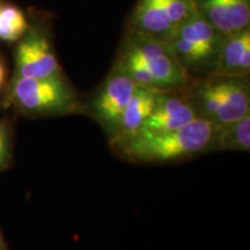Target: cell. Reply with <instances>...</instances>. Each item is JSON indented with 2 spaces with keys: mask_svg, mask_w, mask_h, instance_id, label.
Listing matches in <instances>:
<instances>
[{
  "mask_svg": "<svg viewBox=\"0 0 250 250\" xmlns=\"http://www.w3.org/2000/svg\"><path fill=\"white\" fill-rule=\"evenodd\" d=\"M214 123L197 117L184 126L151 137H133L116 145L125 158L140 162H170L208 151Z\"/></svg>",
  "mask_w": 250,
  "mask_h": 250,
  "instance_id": "6da1fadb",
  "label": "cell"
},
{
  "mask_svg": "<svg viewBox=\"0 0 250 250\" xmlns=\"http://www.w3.org/2000/svg\"><path fill=\"white\" fill-rule=\"evenodd\" d=\"M15 103L31 115H68L80 110L77 94L62 74L48 78L15 77Z\"/></svg>",
  "mask_w": 250,
  "mask_h": 250,
  "instance_id": "7a4b0ae2",
  "label": "cell"
},
{
  "mask_svg": "<svg viewBox=\"0 0 250 250\" xmlns=\"http://www.w3.org/2000/svg\"><path fill=\"white\" fill-rule=\"evenodd\" d=\"M124 41L147 67L156 88L177 92L190 85V73L177 61L166 41L133 29H129Z\"/></svg>",
  "mask_w": 250,
  "mask_h": 250,
  "instance_id": "3957f363",
  "label": "cell"
},
{
  "mask_svg": "<svg viewBox=\"0 0 250 250\" xmlns=\"http://www.w3.org/2000/svg\"><path fill=\"white\" fill-rule=\"evenodd\" d=\"M17 76L21 78H48L62 74L49 37L42 29L28 27L15 52Z\"/></svg>",
  "mask_w": 250,
  "mask_h": 250,
  "instance_id": "277c9868",
  "label": "cell"
},
{
  "mask_svg": "<svg viewBox=\"0 0 250 250\" xmlns=\"http://www.w3.org/2000/svg\"><path fill=\"white\" fill-rule=\"evenodd\" d=\"M137 83L125 72L114 66L92 102V111L109 137L116 130L122 112L137 88Z\"/></svg>",
  "mask_w": 250,
  "mask_h": 250,
  "instance_id": "5b68a950",
  "label": "cell"
},
{
  "mask_svg": "<svg viewBox=\"0 0 250 250\" xmlns=\"http://www.w3.org/2000/svg\"><path fill=\"white\" fill-rule=\"evenodd\" d=\"M174 93L168 90H161L159 93L152 114L133 137L144 138L169 132L180 129L198 117L189 100L175 95Z\"/></svg>",
  "mask_w": 250,
  "mask_h": 250,
  "instance_id": "8992f818",
  "label": "cell"
},
{
  "mask_svg": "<svg viewBox=\"0 0 250 250\" xmlns=\"http://www.w3.org/2000/svg\"><path fill=\"white\" fill-rule=\"evenodd\" d=\"M196 7L224 35L249 27L250 0H196Z\"/></svg>",
  "mask_w": 250,
  "mask_h": 250,
  "instance_id": "52a82bcc",
  "label": "cell"
},
{
  "mask_svg": "<svg viewBox=\"0 0 250 250\" xmlns=\"http://www.w3.org/2000/svg\"><path fill=\"white\" fill-rule=\"evenodd\" d=\"M160 92V89L152 87L137 86L129 103L122 112L116 130L110 137L111 144L116 146L138 132L144 122L152 114Z\"/></svg>",
  "mask_w": 250,
  "mask_h": 250,
  "instance_id": "ba28073f",
  "label": "cell"
},
{
  "mask_svg": "<svg viewBox=\"0 0 250 250\" xmlns=\"http://www.w3.org/2000/svg\"><path fill=\"white\" fill-rule=\"evenodd\" d=\"M220 107L215 124L236 122L250 115V89L247 77H217Z\"/></svg>",
  "mask_w": 250,
  "mask_h": 250,
  "instance_id": "9c48e42d",
  "label": "cell"
},
{
  "mask_svg": "<svg viewBox=\"0 0 250 250\" xmlns=\"http://www.w3.org/2000/svg\"><path fill=\"white\" fill-rule=\"evenodd\" d=\"M130 28L167 41L174 31L165 0H139L129 21Z\"/></svg>",
  "mask_w": 250,
  "mask_h": 250,
  "instance_id": "30bf717a",
  "label": "cell"
},
{
  "mask_svg": "<svg viewBox=\"0 0 250 250\" xmlns=\"http://www.w3.org/2000/svg\"><path fill=\"white\" fill-rule=\"evenodd\" d=\"M171 34H176L190 41L199 49H202L205 54L210 56L212 59H214V64L221 43L226 36L215 29L198 11L182 23H180Z\"/></svg>",
  "mask_w": 250,
  "mask_h": 250,
  "instance_id": "8fae6325",
  "label": "cell"
},
{
  "mask_svg": "<svg viewBox=\"0 0 250 250\" xmlns=\"http://www.w3.org/2000/svg\"><path fill=\"white\" fill-rule=\"evenodd\" d=\"M247 52H250L249 27L225 36L211 74L217 77H240V62Z\"/></svg>",
  "mask_w": 250,
  "mask_h": 250,
  "instance_id": "7c38bea8",
  "label": "cell"
},
{
  "mask_svg": "<svg viewBox=\"0 0 250 250\" xmlns=\"http://www.w3.org/2000/svg\"><path fill=\"white\" fill-rule=\"evenodd\" d=\"M250 149V115L227 124H215L208 151H240Z\"/></svg>",
  "mask_w": 250,
  "mask_h": 250,
  "instance_id": "4fadbf2b",
  "label": "cell"
},
{
  "mask_svg": "<svg viewBox=\"0 0 250 250\" xmlns=\"http://www.w3.org/2000/svg\"><path fill=\"white\" fill-rule=\"evenodd\" d=\"M26 18L20 8L6 5L0 8V40L14 42L20 40L28 30Z\"/></svg>",
  "mask_w": 250,
  "mask_h": 250,
  "instance_id": "5bb4252c",
  "label": "cell"
},
{
  "mask_svg": "<svg viewBox=\"0 0 250 250\" xmlns=\"http://www.w3.org/2000/svg\"><path fill=\"white\" fill-rule=\"evenodd\" d=\"M174 29L197 12L196 0H165Z\"/></svg>",
  "mask_w": 250,
  "mask_h": 250,
  "instance_id": "9a60e30c",
  "label": "cell"
},
{
  "mask_svg": "<svg viewBox=\"0 0 250 250\" xmlns=\"http://www.w3.org/2000/svg\"><path fill=\"white\" fill-rule=\"evenodd\" d=\"M7 133H6L4 125L0 123V155L6 159L7 155Z\"/></svg>",
  "mask_w": 250,
  "mask_h": 250,
  "instance_id": "2e32d148",
  "label": "cell"
},
{
  "mask_svg": "<svg viewBox=\"0 0 250 250\" xmlns=\"http://www.w3.org/2000/svg\"><path fill=\"white\" fill-rule=\"evenodd\" d=\"M5 76H6V71H5V67H4V65H2V62H0V87H1L2 83H4Z\"/></svg>",
  "mask_w": 250,
  "mask_h": 250,
  "instance_id": "e0dca14e",
  "label": "cell"
},
{
  "mask_svg": "<svg viewBox=\"0 0 250 250\" xmlns=\"http://www.w3.org/2000/svg\"><path fill=\"white\" fill-rule=\"evenodd\" d=\"M5 161H6V159L5 158H2L1 155H0V168L2 167V166H4V164H5Z\"/></svg>",
  "mask_w": 250,
  "mask_h": 250,
  "instance_id": "ac0fdd59",
  "label": "cell"
},
{
  "mask_svg": "<svg viewBox=\"0 0 250 250\" xmlns=\"http://www.w3.org/2000/svg\"><path fill=\"white\" fill-rule=\"evenodd\" d=\"M0 250H2V249H1V246H0Z\"/></svg>",
  "mask_w": 250,
  "mask_h": 250,
  "instance_id": "d6986e66",
  "label": "cell"
}]
</instances>
